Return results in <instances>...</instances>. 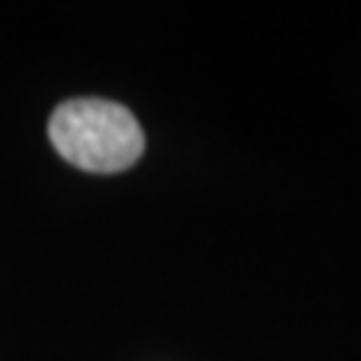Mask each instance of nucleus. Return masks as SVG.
<instances>
[{
    "instance_id": "obj_1",
    "label": "nucleus",
    "mask_w": 361,
    "mask_h": 361,
    "mask_svg": "<svg viewBox=\"0 0 361 361\" xmlns=\"http://www.w3.org/2000/svg\"><path fill=\"white\" fill-rule=\"evenodd\" d=\"M49 139L66 163L97 175L123 172L145 151V133L133 111L99 97L61 103L49 118Z\"/></svg>"
}]
</instances>
